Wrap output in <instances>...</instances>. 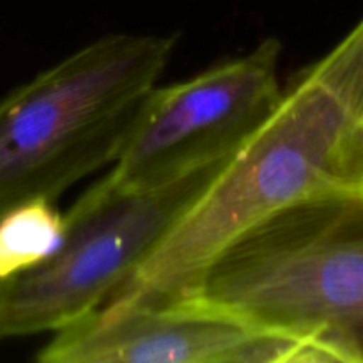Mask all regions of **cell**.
I'll list each match as a JSON object with an SVG mask.
<instances>
[{
  "label": "cell",
  "mask_w": 363,
  "mask_h": 363,
  "mask_svg": "<svg viewBox=\"0 0 363 363\" xmlns=\"http://www.w3.org/2000/svg\"><path fill=\"white\" fill-rule=\"evenodd\" d=\"M363 186V18L282 91L279 105L108 300L191 294L216 254L272 213Z\"/></svg>",
  "instance_id": "obj_1"
},
{
  "label": "cell",
  "mask_w": 363,
  "mask_h": 363,
  "mask_svg": "<svg viewBox=\"0 0 363 363\" xmlns=\"http://www.w3.org/2000/svg\"><path fill=\"white\" fill-rule=\"evenodd\" d=\"M64 236V216L52 201L35 199L0 216V279L20 273L53 254Z\"/></svg>",
  "instance_id": "obj_6"
},
{
  "label": "cell",
  "mask_w": 363,
  "mask_h": 363,
  "mask_svg": "<svg viewBox=\"0 0 363 363\" xmlns=\"http://www.w3.org/2000/svg\"><path fill=\"white\" fill-rule=\"evenodd\" d=\"M273 328L222 307L181 298L169 303L106 300L57 330L41 363H255Z\"/></svg>",
  "instance_id": "obj_5"
},
{
  "label": "cell",
  "mask_w": 363,
  "mask_h": 363,
  "mask_svg": "<svg viewBox=\"0 0 363 363\" xmlns=\"http://www.w3.org/2000/svg\"><path fill=\"white\" fill-rule=\"evenodd\" d=\"M230 158L145 190L108 176L89 188L64 216L53 254L0 279V340L57 332L105 303Z\"/></svg>",
  "instance_id": "obj_3"
},
{
  "label": "cell",
  "mask_w": 363,
  "mask_h": 363,
  "mask_svg": "<svg viewBox=\"0 0 363 363\" xmlns=\"http://www.w3.org/2000/svg\"><path fill=\"white\" fill-rule=\"evenodd\" d=\"M176 34H108L0 101V216L55 201L113 163L165 71Z\"/></svg>",
  "instance_id": "obj_2"
},
{
  "label": "cell",
  "mask_w": 363,
  "mask_h": 363,
  "mask_svg": "<svg viewBox=\"0 0 363 363\" xmlns=\"http://www.w3.org/2000/svg\"><path fill=\"white\" fill-rule=\"evenodd\" d=\"M280 59L282 43L266 38L245 55L152 89L108 179L145 190L236 155L282 98Z\"/></svg>",
  "instance_id": "obj_4"
}]
</instances>
